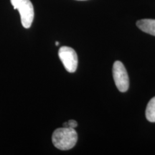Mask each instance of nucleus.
Here are the masks:
<instances>
[{
    "mask_svg": "<svg viewBox=\"0 0 155 155\" xmlns=\"http://www.w3.org/2000/svg\"><path fill=\"white\" fill-rule=\"evenodd\" d=\"M53 144L61 150H69L76 144L78 134L75 129L63 127L55 129L52 136Z\"/></svg>",
    "mask_w": 155,
    "mask_h": 155,
    "instance_id": "1",
    "label": "nucleus"
},
{
    "mask_svg": "<svg viewBox=\"0 0 155 155\" xmlns=\"http://www.w3.org/2000/svg\"><path fill=\"white\" fill-rule=\"evenodd\" d=\"M58 56L68 72H75L78 67V55L73 48L67 46L61 47L58 51Z\"/></svg>",
    "mask_w": 155,
    "mask_h": 155,
    "instance_id": "4",
    "label": "nucleus"
},
{
    "mask_svg": "<svg viewBox=\"0 0 155 155\" xmlns=\"http://www.w3.org/2000/svg\"><path fill=\"white\" fill-rule=\"evenodd\" d=\"M58 45H59V42H55V45H57V46H58Z\"/></svg>",
    "mask_w": 155,
    "mask_h": 155,
    "instance_id": "8",
    "label": "nucleus"
},
{
    "mask_svg": "<svg viewBox=\"0 0 155 155\" xmlns=\"http://www.w3.org/2000/svg\"><path fill=\"white\" fill-rule=\"evenodd\" d=\"M15 9L19 11L25 28H30L34 19V7L30 0H10Z\"/></svg>",
    "mask_w": 155,
    "mask_h": 155,
    "instance_id": "2",
    "label": "nucleus"
},
{
    "mask_svg": "<svg viewBox=\"0 0 155 155\" xmlns=\"http://www.w3.org/2000/svg\"><path fill=\"white\" fill-rule=\"evenodd\" d=\"M114 80L119 91H127L129 87V75L124 64L121 61H116L113 66Z\"/></svg>",
    "mask_w": 155,
    "mask_h": 155,
    "instance_id": "3",
    "label": "nucleus"
},
{
    "mask_svg": "<svg viewBox=\"0 0 155 155\" xmlns=\"http://www.w3.org/2000/svg\"><path fill=\"white\" fill-rule=\"evenodd\" d=\"M78 126V123L75 120H69L63 124V127H67V128H72V129H75Z\"/></svg>",
    "mask_w": 155,
    "mask_h": 155,
    "instance_id": "7",
    "label": "nucleus"
},
{
    "mask_svg": "<svg viewBox=\"0 0 155 155\" xmlns=\"http://www.w3.org/2000/svg\"><path fill=\"white\" fill-rule=\"evenodd\" d=\"M137 26L143 32L155 36V19H140L137 22Z\"/></svg>",
    "mask_w": 155,
    "mask_h": 155,
    "instance_id": "5",
    "label": "nucleus"
},
{
    "mask_svg": "<svg viewBox=\"0 0 155 155\" xmlns=\"http://www.w3.org/2000/svg\"><path fill=\"white\" fill-rule=\"evenodd\" d=\"M146 118L149 121L154 123L155 122V97L152 98L146 108Z\"/></svg>",
    "mask_w": 155,
    "mask_h": 155,
    "instance_id": "6",
    "label": "nucleus"
},
{
    "mask_svg": "<svg viewBox=\"0 0 155 155\" xmlns=\"http://www.w3.org/2000/svg\"><path fill=\"white\" fill-rule=\"evenodd\" d=\"M77 1H85V0H77Z\"/></svg>",
    "mask_w": 155,
    "mask_h": 155,
    "instance_id": "9",
    "label": "nucleus"
}]
</instances>
